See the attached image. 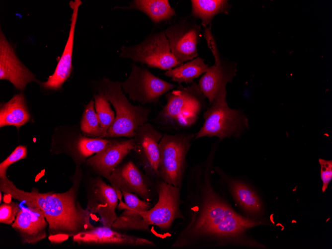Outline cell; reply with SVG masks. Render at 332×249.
<instances>
[{
    "mask_svg": "<svg viewBox=\"0 0 332 249\" xmlns=\"http://www.w3.org/2000/svg\"><path fill=\"white\" fill-rule=\"evenodd\" d=\"M217 144L206 159L194 165L187 176L186 221L172 248H210L232 243L255 245L248 230L262 223L237 213L218 194L211 181Z\"/></svg>",
    "mask_w": 332,
    "mask_h": 249,
    "instance_id": "6da1fadb",
    "label": "cell"
},
{
    "mask_svg": "<svg viewBox=\"0 0 332 249\" xmlns=\"http://www.w3.org/2000/svg\"><path fill=\"white\" fill-rule=\"evenodd\" d=\"M83 170L79 165L71 178L72 185L62 193L40 192L36 188L30 191L18 188L7 177L0 178V191L27 206L41 211L48 224V239L53 244H60L81 232L94 227L91 223L93 215L84 209L78 200L83 180Z\"/></svg>",
    "mask_w": 332,
    "mask_h": 249,
    "instance_id": "7a4b0ae2",
    "label": "cell"
},
{
    "mask_svg": "<svg viewBox=\"0 0 332 249\" xmlns=\"http://www.w3.org/2000/svg\"><path fill=\"white\" fill-rule=\"evenodd\" d=\"M190 84L186 87L180 85L166 93V103L157 115V122L175 130L195 124L205 107L206 98L198 84L194 82Z\"/></svg>",
    "mask_w": 332,
    "mask_h": 249,
    "instance_id": "3957f363",
    "label": "cell"
},
{
    "mask_svg": "<svg viewBox=\"0 0 332 249\" xmlns=\"http://www.w3.org/2000/svg\"><path fill=\"white\" fill-rule=\"evenodd\" d=\"M98 92L108 99L116 113L106 138H133L138 129L148 122L150 110L142 105H133L122 90L121 82L104 78L100 83Z\"/></svg>",
    "mask_w": 332,
    "mask_h": 249,
    "instance_id": "277c9868",
    "label": "cell"
},
{
    "mask_svg": "<svg viewBox=\"0 0 332 249\" xmlns=\"http://www.w3.org/2000/svg\"><path fill=\"white\" fill-rule=\"evenodd\" d=\"M226 87L221 89L213 102L204 112V123L195 133L194 141L204 137H217L220 140L238 137L249 128L248 119L243 111L229 107Z\"/></svg>",
    "mask_w": 332,
    "mask_h": 249,
    "instance_id": "5b68a950",
    "label": "cell"
},
{
    "mask_svg": "<svg viewBox=\"0 0 332 249\" xmlns=\"http://www.w3.org/2000/svg\"><path fill=\"white\" fill-rule=\"evenodd\" d=\"M194 137L195 133L163 134L159 144L161 179L181 187L187 166L186 156Z\"/></svg>",
    "mask_w": 332,
    "mask_h": 249,
    "instance_id": "8992f818",
    "label": "cell"
},
{
    "mask_svg": "<svg viewBox=\"0 0 332 249\" xmlns=\"http://www.w3.org/2000/svg\"><path fill=\"white\" fill-rule=\"evenodd\" d=\"M158 201L149 210L139 211L142 231H149L150 226H155L161 231L170 229L177 219H184L180 209L183 201L180 188L159 179L154 181Z\"/></svg>",
    "mask_w": 332,
    "mask_h": 249,
    "instance_id": "52a82bcc",
    "label": "cell"
},
{
    "mask_svg": "<svg viewBox=\"0 0 332 249\" xmlns=\"http://www.w3.org/2000/svg\"><path fill=\"white\" fill-rule=\"evenodd\" d=\"M120 56L163 70L180 65L170 51L164 31L151 34L137 45L122 46Z\"/></svg>",
    "mask_w": 332,
    "mask_h": 249,
    "instance_id": "ba28073f",
    "label": "cell"
},
{
    "mask_svg": "<svg viewBox=\"0 0 332 249\" xmlns=\"http://www.w3.org/2000/svg\"><path fill=\"white\" fill-rule=\"evenodd\" d=\"M122 90L129 98L142 105L157 103L160 97L175 85L153 75L144 67L132 64L128 78L121 82Z\"/></svg>",
    "mask_w": 332,
    "mask_h": 249,
    "instance_id": "9c48e42d",
    "label": "cell"
},
{
    "mask_svg": "<svg viewBox=\"0 0 332 249\" xmlns=\"http://www.w3.org/2000/svg\"><path fill=\"white\" fill-rule=\"evenodd\" d=\"M201 27L200 25L186 17L164 31L170 51L180 65L198 57Z\"/></svg>",
    "mask_w": 332,
    "mask_h": 249,
    "instance_id": "30bf717a",
    "label": "cell"
},
{
    "mask_svg": "<svg viewBox=\"0 0 332 249\" xmlns=\"http://www.w3.org/2000/svg\"><path fill=\"white\" fill-rule=\"evenodd\" d=\"M163 134L152 124L141 126L134 137L133 151L143 171L153 181L160 178L159 144Z\"/></svg>",
    "mask_w": 332,
    "mask_h": 249,
    "instance_id": "8fae6325",
    "label": "cell"
},
{
    "mask_svg": "<svg viewBox=\"0 0 332 249\" xmlns=\"http://www.w3.org/2000/svg\"><path fill=\"white\" fill-rule=\"evenodd\" d=\"M85 185L86 208L92 214L99 215L103 226L112 228L118 217L116 209L119 198L116 190L97 175L89 179Z\"/></svg>",
    "mask_w": 332,
    "mask_h": 249,
    "instance_id": "7c38bea8",
    "label": "cell"
},
{
    "mask_svg": "<svg viewBox=\"0 0 332 249\" xmlns=\"http://www.w3.org/2000/svg\"><path fill=\"white\" fill-rule=\"evenodd\" d=\"M106 179L116 192L134 193L149 201L153 198L154 181L131 160L120 164Z\"/></svg>",
    "mask_w": 332,
    "mask_h": 249,
    "instance_id": "4fadbf2b",
    "label": "cell"
},
{
    "mask_svg": "<svg viewBox=\"0 0 332 249\" xmlns=\"http://www.w3.org/2000/svg\"><path fill=\"white\" fill-rule=\"evenodd\" d=\"M73 242L82 245H112L126 247L156 246L148 239L120 233L112 228L94 227L72 237Z\"/></svg>",
    "mask_w": 332,
    "mask_h": 249,
    "instance_id": "5bb4252c",
    "label": "cell"
},
{
    "mask_svg": "<svg viewBox=\"0 0 332 249\" xmlns=\"http://www.w3.org/2000/svg\"><path fill=\"white\" fill-rule=\"evenodd\" d=\"M133 148V138L111 140L103 150L89 157L84 163L97 176L106 179Z\"/></svg>",
    "mask_w": 332,
    "mask_h": 249,
    "instance_id": "9a60e30c",
    "label": "cell"
},
{
    "mask_svg": "<svg viewBox=\"0 0 332 249\" xmlns=\"http://www.w3.org/2000/svg\"><path fill=\"white\" fill-rule=\"evenodd\" d=\"M0 79L9 81L17 90H23L29 83L38 81L35 75L19 61L1 30L0 32Z\"/></svg>",
    "mask_w": 332,
    "mask_h": 249,
    "instance_id": "2e32d148",
    "label": "cell"
},
{
    "mask_svg": "<svg viewBox=\"0 0 332 249\" xmlns=\"http://www.w3.org/2000/svg\"><path fill=\"white\" fill-rule=\"evenodd\" d=\"M11 227L23 244L34 245L47 237L48 224L40 210L27 206L20 208Z\"/></svg>",
    "mask_w": 332,
    "mask_h": 249,
    "instance_id": "e0dca14e",
    "label": "cell"
},
{
    "mask_svg": "<svg viewBox=\"0 0 332 249\" xmlns=\"http://www.w3.org/2000/svg\"><path fill=\"white\" fill-rule=\"evenodd\" d=\"M82 2L80 0H71L69 5L72 9L68 38L55 71L46 82H40L42 87L48 90H57L69 78L72 69V55L76 24L78 12Z\"/></svg>",
    "mask_w": 332,
    "mask_h": 249,
    "instance_id": "ac0fdd59",
    "label": "cell"
},
{
    "mask_svg": "<svg viewBox=\"0 0 332 249\" xmlns=\"http://www.w3.org/2000/svg\"><path fill=\"white\" fill-rule=\"evenodd\" d=\"M215 64L209 66L198 81L199 88L211 105L221 89L233 81L237 69L234 64L222 61L220 56L214 58Z\"/></svg>",
    "mask_w": 332,
    "mask_h": 249,
    "instance_id": "d6986e66",
    "label": "cell"
},
{
    "mask_svg": "<svg viewBox=\"0 0 332 249\" xmlns=\"http://www.w3.org/2000/svg\"><path fill=\"white\" fill-rule=\"evenodd\" d=\"M213 169L227 182L233 198L246 213L253 218L261 213L260 200L249 185L242 180L231 178L217 166Z\"/></svg>",
    "mask_w": 332,
    "mask_h": 249,
    "instance_id": "ffe728a7",
    "label": "cell"
},
{
    "mask_svg": "<svg viewBox=\"0 0 332 249\" xmlns=\"http://www.w3.org/2000/svg\"><path fill=\"white\" fill-rule=\"evenodd\" d=\"M24 96L22 93L14 95L8 102L1 104L0 127L13 126L18 129L30 121Z\"/></svg>",
    "mask_w": 332,
    "mask_h": 249,
    "instance_id": "44dd1931",
    "label": "cell"
},
{
    "mask_svg": "<svg viewBox=\"0 0 332 249\" xmlns=\"http://www.w3.org/2000/svg\"><path fill=\"white\" fill-rule=\"evenodd\" d=\"M111 140L94 138L79 134L69 145V153L76 165L81 166L92 155L103 150Z\"/></svg>",
    "mask_w": 332,
    "mask_h": 249,
    "instance_id": "7402d4cb",
    "label": "cell"
},
{
    "mask_svg": "<svg viewBox=\"0 0 332 249\" xmlns=\"http://www.w3.org/2000/svg\"><path fill=\"white\" fill-rule=\"evenodd\" d=\"M191 14L201 20V25L206 27L214 17L221 13H227L230 5L224 0H191Z\"/></svg>",
    "mask_w": 332,
    "mask_h": 249,
    "instance_id": "603a6c76",
    "label": "cell"
},
{
    "mask_svg": "<svg viewBox=\"0 0 332 249\" xmlns=\"http://www.w3.org/2000/svg\"><path fill=\"white\" fill-rule=\"evenodd\" d=\"M130 8L141 11L156 23L168 20L175 15L167 0H135Z\"/></svg>",
    "mask_w": 332,
    "mask_h": 249,
    "instance_id": "cb8c5ba5",
    "label": "cell"
},
{
    "mask_svg": "<svg viewBox=\"0 0 332 249\" xmlns=\"http://www.w3.org/2000/svg\"><path fill=\"white\" fill-rule=\"evenodd\" d=\"M209 66L204 63V60L197 57L170 70L164 74L170 77L171 80L179 83H191L194 79L205 73Z\"/></svg>",
    "mask_w": 332,
    "mask_h": 249,
    "instance_id": "d4e9b609",
    "label": "cell"
},
{
    "mask_svg": "<svg viewBox=\"0 0 332 249\" xmlns=\"http://www.w3.org/2000/svg\"><path fill=\"white\" fill-rule=\"evenodd\" d=\"M94 102L91 100L85 106L81 121V130L85 136L104 138L100 122L94 110Z\"/></svg>",
    "mask_w": 332,
    "mask_h": 249,
    "instance_id": "484cf974",
    "label": "cell"
},
{
    "mask_svg": "<svg viewBox=\"0 0 332 249\" xmlns=\"http://www.w3.org/2000/svg\"><path fill=\"white\" fill-rule=\"evenodd\" d=\"M94 107L98 116L104 137L113 124L115 116L108 99L102 94L99 93L94 96Z\"/></svg>",
    "mask_w": 332,
    "mask_h": 249,
    "instance_id": "4316f807",
    "label": "cell"
},
{
    "mask_svg": "<svg viewBox=\"0 0 332 249\" xmlns=\"http://www.w3.org/2000/svg\"><path fill=\"white\" fill-rule=\"evenodd\" d=\"M27 155L26 146L19 145L16 147L10 155L0 164V178L7 177L6 171L9 166L17 161L26 158Z\"/></svg>",
    "mask_w": 332,
    "mask_h": 249,
    "instance_id": "83f0119b",
    "label": "cell"
},
{
    "mask_svg": "<svg viewBox=\"0 0 332 249\" xmlns=\"http://www.w3.org/2000/svg\"><path fill=\"white\" fill-rule=\"evenodd\" d=\"M19 209V205L16 202L10 201L0 204V223L11 225L14 222Z\"/></svg>",
    "mask_w": 332,
    "mask_h": 249,
    "instance_id": "f1b7e54d",
    "label": "cell"
},
{
    "mask_svg": "<svg viewBox=\"0 0 332 249\" xmlns=\"http://www.w3.org/2000/svg\"><path fill=\"white\" fill-rule=\"evenodd\" d=\"M321 178L323 182L322 191L325 192L332 179V161L320 159Z\"/></svg>",
    "mask_w": 332,
    "mask_h": 249,
    "instance_id": "f546056e",
    "label": "cell"
},
{
    "mask_svg": "<svg viewBox=\"0 0 332 249\" xmlns=\"http://www.w3.org/2000/svg\"><path fill=\"white\" fill-rule=\"evenodd\" d=\"M2 201V192L0 191V202Z\"/></svg>",
    "mask_w": 332,
    "mask_h": 249,
    "instance_id": "4dcf8cb0",
    "label": "cell"
}]
</instances>
